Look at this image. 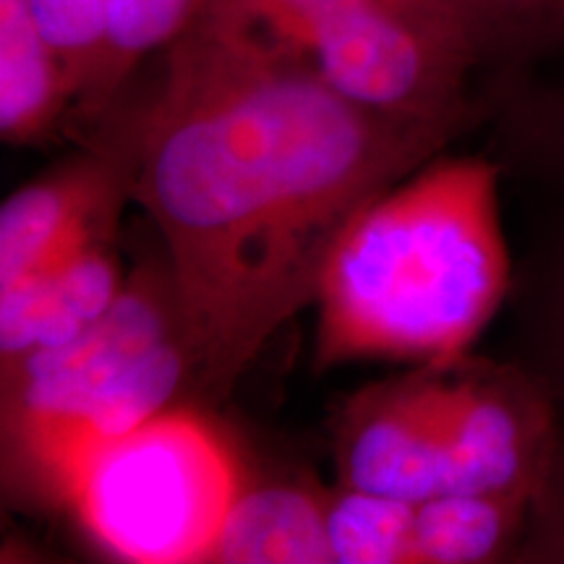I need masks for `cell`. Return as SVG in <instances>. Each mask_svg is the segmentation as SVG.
Listing matches in <instances>:
<instances>
[{
	"label": "cell",
	"instance_id": "7a4b0ae2",
	"mask_svg": "<svg viewBox=\"0 0 564 564\" xmlns=\"http://www.w3.org/2000/svg\"><path fill=\"white\" fill-rule=\"evenodd\" d=\"M510 282L497 165L426 162L337 238L316 295V366L470 356Z\"/></svg>",
	"mask_w": 564,
	"mask_h": 564
},
{
	"label": "cell",
	"instance_id": "ba28073f",
	"mask_svg": "<svg viewBox=\"0 0 564 564\" xmlns=\"http://www.w3.org/2000/svg\"><path fill=\"white\" fill-rule=\"evenodd\" d=\"M112 236L0 288V377L89 329L126 288Z\"/></svg>",
	"mask_w": 564,
	"mask_h": 564
},
{
	"label": "cell",
	"instance_id": "9a60e30c",
	"mask_svg": "<svg viewBox=\"0 0 564 564\" xmlns=\"http://www.w3.org/2000/svg\"><path fill=\"white\" fill-rule=\"evenodd\" d=\"M502 137L512 158L564 186V79L507 84Z\"/></svg>",
	"mask_w": 564,
	"mask_h": 564
},
{
	"label": "cell",
	"instance_id": "ac0fdd59",
	"mask_svg": "<svg viewBox=\"0 0 564 564\" xmlns=\"http://www.w3.org/2000/svg\"><path fill=\"white\" fill-rule=\"evenodd\" d=\"M514 562L564 564V421H560L546 474L531 499L525 533Z\"/></svg>",
	"mask_w": 564,
	"mask_h": 564
},
{
	"label": "cell",
	"instance_id": "3957f363",
	"mask_svg": "<svg viewBox=\"0 0 564 564\" xmlns=\"http://www.w3.org/2000/svg\"><path fill=\"white\" fill-rule=\"evenodd\" d=\"M194 361L167 259L144 267L100 322L3 373V476L30 505L66 507L97 449L175 405Z\"/></svg>",
	"mask_w": 564,
	"mask_h": 564
},
{
	"label": "cell",
	"instance_id": "8992f818",
	"mask_svg": "<svg viewBox=\"0 0 564 564\" xmlns=\"http://www.w3.org/2000/svg\"><path fill=\"white\" fill-rule=\"evenodd\" d=\"M95 123L102 139L91 154L26 183L0 207V288L116 236L118 209L133 196L139 137L116 102Z\"/></svg>",
	"mask_w": 564,
	"mask_h": 564
},
{
	"label": "cell",
	"instance_id": "9c48e42d",
	"mask_svg": "<svg viewBox=\"0 0 564 564\" xmlns=\"http://www.w3.org/2000/svg\"><path fill=\"white\" fill-rule=\"evenodd\" d=\"M327 494L303 481L243 486L212 560L217 564H333Z\"/></svg>",
	"mask_w": 564,
	"mask_h": 564
},
{
	"label": "cell",
	"instance_id": "d6986e66",
	"mask_svg": "<svg viewBox=\"0 0 564 564\" xmlns=\"http://www.w3.org/2000/svg\"><path fill=\"white\" fill-rule=\"evenodd\" d=\"M546 333H549V350L554 356V369L560 371L564 382V243L560 257H556L552 278H549L546 293Z\"/></svg>",
	"mask_w": 564,
	"mask_h": 564
},
{
	"label": "cell",
	"instance_id": "5bb4252c",
	"mask_svg": "<svg viewBox=\"0 0 564 564\" xmlns=\"http://www.w3.org/2000/svg\"><path fill=\"white\" fill-rule=\"evenodd\" d=\"M415 502L345 489L327 494L333 564H413Z\"/></svg>",
	"mask_w": 564,
	"mask_h": 564
},
{
	"label": "cell",
	"instance_id": "52a82bcc",
	"mask_svg": "<svg viewBox=\"0 0 564 564\" xmlns=\"http://www.w3.org/2000/svg\"><path fill=\"white\" fill-rule=\"evenodd\" d=\"M345 489L423 502L447 491L444 364L371 384L345 403L335 440Z\"/></svg>",
	"mask_w": 564,
	"mask_h": 564
},
{
	"label": "cell",
	"instance_id": "4fadbf2b",
	"mask_svg": "<svg viewBox=\"0 0 564 564\" xmlns=\"http://www.w3.org/2000/svg\"><path fill=\"white\" fill-rule=\"evenodd\" d=\"M207 0H110L108 42L95 87L74 112L97 121L152 55L199 19Z\"/></svg>",
	"mask_w": 564,
	"mask_h": 564
},
{
	"label": "cell",
	"instance_id": "7c38bea8",
	"mask_svg": "<svg viewBox=\"0 0 564 564\" xmlns=\"http://www.w3.org/2000/svg\"><path fill=\"white\" fill-rule=\"evenodd\" d=\"M453 19L478 61L510 84L535 63L564 58V0H426Z\"/></svg>",
	"mask_w": 564,
	"mask_h": 564
},
{
	"label": "cell",
	"instance_id": "e0dca14e",
	"mask_svg": "<svg viewBox=\"0 0 564 564\" xmlns=\"http://www.w3.org/2000/svg\"><path fill=\"white\" fill-rule=\"evenodd\" d=\"M356 0H207L204 11L253 26L306 51L312 34Z\"/></svg>",
	"mask_w": 564,
	"mask_h": 564
},
{
	"label": "cell",
	"instance_id": "6da1fadb",
	"mask_svg": "<svg viewBox=\"0 0 564 564\" xmlns=\"http://www.w3.org/2000/svg\"><path fill=\"white\" fill-rule=\"evenodd\" d=\"M150 63L112 100L137 126L133 199L165 246L194 384L228 394L316 303L352 217L449 137L364 110L303 47L209 11Z\"/></svg>",
	"mask_w": 564,
	"mask_h": 564
},
{
	"label": "cell",
	"instance_id": "5b68a950",
	"mask_svg": "<svg viewBox=\"0 0 564 564\" xmlns=\"http://www.w3.org/2000/svg\"><path fill=\"white\" fill-rule=\"evenodd\" d=\"M306 53L350 102L453 139L474 116L478 61L426 0H356L312 34Z\"/></svg>",
	"mask_w": 564,
	"mask_h": 564
},
{
	"label": "cell",
	"instance_id": "2e32d148",
	"mask_svg": "<svg viewBox=\"0 0 564 564\" xmlns=\"http://www.w3.org/2000/svg\"><path fill=\"white\" fill-rule=\"evenodd\" d=\"M42 34L66 70L74 110L87 100L108 42L110 0H30Z\"/></svg>",
	"mask_w": 564,
	"mask_h": 564
},
{
	"label": "cell",
	"instance_id": "30bf717a",
	"mask_svg": "<svg viewBox=\"0 0 564 564\" xmlns=\"http://www.w3.org/2000/svg\"><path fill=\"white\" fill-rule=\"evenodd\" d=\"M74 108L66 70L30 0H0V133L37 144Z\"/></svg>",
	"mask_w": 564,
	"mask_h": 564
},
{
	"label": "cell",
	"instance_id": "277c9868",
	"mask_svg": "<svg viewBox=\"0 0 564 564\" xmlns=\"http://www.w3.org/2000/svg\"><path fill=\"white\" fill-rule=\"evenodd\" d=\"M236 449L188 408H167L97 449L66 507L105 554L133 564L209 562L243 491Z\"/></svg>",
	"mask_w": 564,
	"mask_h": 564
},
{
	"label": "cell",
	"instance_id": "8fae6325",
	"mask_svg": "<svg viewBox=\"0 0 564 564\" xmlns=\"http://www.w3.org/2000/svg\"><path fill=\"white\" fill-rule=\"evenodd\" d=\"M531 497L444 491L415 502L413 564H486L518 554Z\"/></svg>",
	"mask_w": 564,
	"mask_h": 564
}]
</instances>
